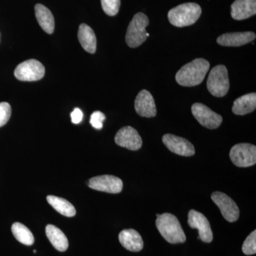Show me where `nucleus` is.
Listing matches in <instances>:
<instances>
[{
  "mask_svg": "<svg viewBox=\"0 0 256 256\" xmlns=\"http://www.w3.org/2000/svg\"><path fill=\"white\" fill-rule=\"evenodd\" d=\"M210 67L208 60L202 58H196L180 69L175 78L182 86H196L203 82Z\"/></svg>",
  "mask_w": 256,
  "mask_h": 256,
  "instance_id": "1",
  "label": "nucleus"
},
{
  "mask_svg": "<svg viewBox=\"0 0 256 256\" xmlns=\"http://www.w3.org/2000/svg\"><path fill=\"white\" fill-rule=\"evenodd\" d=\"M156 226L162 236L170 244H182L186 238L181 224L175 216L169 213L156 217Z\"/></svg>",
  "mask_w": 256,
  "mask_h": 256,
  "instance_id": "2",
  "label": "nucleus"
},
{
  "mask_svg": "<svg viewBox=\"0 0 256 256\" xmlns=\"http://www.w3.org/2000/svg\"><path fill=\"white\" fill-rule=\"evenodd\" d=\"M202 14V8L196 3H184L175 6L168 12V20L173 26L184 28L194 24Z\"/></svg>",
  "mask_w": 256,
  "mask_h": 256,
  "instance_id": "3",
  "label": "nucleus"
},
{
  "mask_svg": "<svg viewBox=\"0 0 256 256\" xmlns=\"http://www.w3.org/2000/svg\"><path fill=\"white\" fill-rule=\"evenodd\" d=\"M148 24L149 18L143 13H137L133 16L126 33V41L128 46L136 48L146 41V38L150 36L146 32Z\"/></svg>",
  "mask_w": 256,
  "mask_h": 256,
  "instance_id": "4",
  "label": "nucleus"
},
{
  "mask_svg": "<svg viewBox=\"0 0 256 256\" xmlns=\"http://www.w3.org/2000/svg\"><path fill=\"white\" fill-rule=\"evenodd\" d=\"M206 86L210 94L215 97L222 98L226 95L230 84L228 70L225 66L218 65L212 69Z\"/></svg>",
  "mask_w": 256,
  "mask_h": 256,
  "instance_id": "5",
  "label": "nucleus"
},
{
  "mask_svg": "<svg viewBox=\"0 0 256 256\" xmlns=\"http://www.w3.org/2000/svg\"><path fill=\"white\" fill-rule=\"evenodd\" d=\"M230 160L238 168L252 166L256 163V146L248 143L236 144L230 151Z\"/></svg>",
  "mask_w": 256,
  "mask_h": 256,
  "instance_id": "6",
  "label": "nucleus"
},
{
  "mask_svg": "<svg viewBox=\"0 0 256 256\" xmlns=\"http://www.w3.org/2000/svg\"><path fill=\"white\" fill-rule=\"evenodd\" d=\"M45 68L38 60H30L18 64L15 68L14 76L22 82H36L44 76Z\"/></svg>",
  "mask_w": 256,
  "mask_h": 256,
  "instance_id": "7",
  "label": "nucleus"
},
{
  "mask_svg": "<svg viewBox=\"0 0 256 256\" xmlns=\"http://www.w3.org/2000/svg\"><path fill=\"white\" fill-rule=\"evenodd\" d=\"M192 112L196 120L208 129H216L223 121L222 116L204 104L196 102L192 106Z\"/></svg>",
  "mask_w": 256,
  "mask_h": 256,
  "instance_id": "8",
  "label": "nucleus"
},
{
  "mask_svg": "<svg viewBox=\"0 0 256 256\" xmlns=\"http://www.w3.org/2000/svg\"><path fill=\"white\" fill-rule=\"evenodd\" d=\"M212 200L220 208L226 220L232 223L238 220L240 210L236 202L228 195L220 192H214Z\"/></svg>",
  "mask_w": 256,
  "mask_h": 256,
  "instance_id": "9",
  "label": "nucleus"
},
{
  "mask_svg": "<svg viewBox=\"0 0 256 256\" xmlns=\"http://www.w3.org/2000/svg\"><path fill=\"white\" fill-rule=\"evenodd\" d=\"M88 185L92 190L110 194H118L124 188L122 180L112 175L95 176L89 180Z\"/></svg>",
  "mask_w": 256,
  "mask_h": 256,
  "instance_id": "10",
  "label": "nucleus"
},
{
  "mask_svg": "<svg viewBox=\"0 0 256 256\" xmlns=\"http://www.w3.org/2000/svg\"><path fill=\"white\" fill-rule=\"evenodd\" d=\"M188 224L192 228L198 230V238L202 242H210L213 240V232L210 222L204 215L195 210H190L188 214Z\"/></svg>",
  "mask_w": 256,
  "mask_h": 256,
  "instance_id": "11",
  "label": "nucleus"
},
{
  "mask_svg": "<svg viewBox=\"0 0 256 256\" xmlns=\"http://www.w3.org/2000/svg\"><path fill=\"white\" fill-rule=\"evenodd\" d=\"M118 146L130 150H138L142 146V138L134 128L126 126L121 128L114 137Z\"/></svg>",
  "mask_w": 256,
  "mask_h": 256,
  "instance_id": "12",
  "label": "nucleus"
},
{
  "mask_svg": "<svg viewBox=\"0 0 256 256\" xmlns=\"http://www.w3.org/2000/svg\"><path fill=\"white\" fill-rule=\"evenodd\" d=\"M162 142L170 151L178 156H190L195 154L194 146L185 138L166 134L162 137Z\"/></svg>",
  "mask_w": 256,
  "mask_h": 256,
  "instance_id": "13",
  "label": "nucleus"
},
{
  "mask_svg": "<svg viewBox=\"0 0 256 256\" xmlns=\"http://www.w3.org/2000/svg\"><path fill=\"white\" fill-rule=\"evenodd\" d=\"M134 108L141 117L153 118L156 114V102L150 92L141 90L134 101Z\"/></svg>",
  "mask_w": 256,
  "mask_h": 256,
  "instance_id": "14",
  "label": "nucleus"
},
{
  "mask_svg": "<svg viewBox=\"0 0 256 256\" xmlns=\"http://www.w3.org/2000/svg\"><path fill=\"white\" fill-rule=\"evenodd\" d=\"M256 36L252 32L226 33L218 37L217 43L223 46H240L254 41Z\"/></svg>",
  "mask_w": 256,
  "mask_h": 256,
  "instance_id": "15",
  "label": "nucleus"
},
{
  "mask_svg": "<svg viewBox=\"0 0 256 256\" xmlns=\"http://www.w3.org/2000/svg\"><path fill=\"white\" fill-rule=\"evenodd\" d=\"M232 18L244 20L256 14V0H236L232 5Z\"/></svg>",
  "mask_w": 256,
  "mask_h": 256,
  "instance_id": "16",
  "label": "nucleus"
},
{
  "mask_svg": "<svg viewBox=\"0 0 256 256\" xmlns=\"http://www.w3.org/2000/svg\"><path fill=\"white\" fill-rule=\"evenodd\" d=\"M121 245L132 252H139L143 248L144 242L141 236L134 229H126L119 234Z\"/></svg>",
  "mask_w": 256,
  "mask_h": 256,
  "instance_id": "17",
  "label": "nucleus"
},
{
  "mask_svg": "<svg viewBox=\"0 0 256 256\" xmlns=\"http://www.w3.org/2000/svg\"><path fill=\"white\" fill-rule=\"evenodd\" d=\"M256 108V92L240 96L234 101L232 111L237 116H244L254 112Z\"/></svg>",
  "mask_w": 256,
  "mask_h": 256,
  "instance_id": "18",
  "label": "nucleus"
},
{
  "mask_svg": "<svg viewBox=\"0 0 256 256\" xmlns=\"http://www.w3.org/2000/svg\"><path fill=\"white\" fill-rule=\"evenodd\" d=\"M35 15L40 26L47 34H52L54 32V18L52 12L44 5L37 4L35 5Z\"/></svg>",
  "mask_w": 256,
  "mask_h": 256,
  "instance_id": "19",
  "label": "nucleus"
},
{
  "mask_svg": "<svg viewBox=\"0 0 256 256\" xmlns=\"http://www.w3.org/2000/svg\"><path fill=\"white\" fill-rule=\"evenodd\" d=\"M78 38L80 45L86 52L90 54L96 53L97 40L94 30L88 25L82 24L79 26Z\"/></svg>",
  "mask_w": 256,
  "mask_h": 256,
  "instance_id": "20",
  "label": "nucleus"
},
{
  "mask_svg": "<svg viewBox=\"0 0 256 256\" xmlns=\"http://www.w3.org/2000/svg\"><path fill=\"white\" fill-rule=\"evenodd\" d=\"M46 234L50 244L57 250L64 252L68 249V239L60 228L52 224H48L46 227Z\"/></svg>",
  "mask_w": 256,
  "mask_h": 256,
  "instance_id": "21",
  "label": "nucleus"
},
{
  "mask_svg": "<svg viewBox=\"0 0 256 256\" xmlns=\"http://www.w3.org/2000/svg\"><path fill=\"white\" fill-rule=\"evenodd\" d=\"M46 200L50 206L64 216L73 217L76 214L75 207L65 198L50 195Z\"/></svg>",
  "mask_w": 256,
  "mask_h": 256,
  "instance_id": "22",
  "label": "nucleus"
},
{
  "mask_svg": "<svg viewBox=\"0 0 256 256\" xmlns=\"http://www.w3.org/2000/svg\"><path fill=\"white\" fill-rule=\"evenodd\" d=\"M12 232L15 238L21 244L32 246L34 242V237L28 227L24 224L16 222L12 226Z\"/></svg>",
  "mask_w": 256,
  "mask_h": 256,
  "instance_id": "23",
  "label": "nucleus"
},
{
  "mask_svg": "<svg viewBox=\"0 0 256 256\" xmlns=\"http://www.w3.org/2000/svg\"><path fill=\"white\" fill-rule=\"evenodd\" d=\"M104 12L108 16H114L118 13L120 0H100Z\"/></svg>",
  "mask_w": 256,
  "mask_h": 256,
  "instance_id": "24",
  "label": "nucleus"
},
{
  "mask_svg": "<svg viewBox=\"0 0 256 256\" xmlns=\"http://www.w3.org/2000/svg\"><path fill=\"white\" fill-rule=\"evenodd\" d=\"M242 250L244 254L252 256L256 252V230H254L246 239L242 246Z\"/></svg>",
  "mask_w": 256,
  "mask_h": 256,
  "instance_id": "25",
  "label": "nucleus"
},
{
  "mask_svg": "<svg viewBox=\"0 0 256 256\" xmlns=\"http://www.w3.org/2000/svg\"><path fill=\"white\" fill-rule=\"evenodd\" d=\"M12 108L6 102H0V128L4 126L11 117Z\"/></svg>",
  "mask_w": 256,
  "mask_h": 256,
  "instance_id": "26",
  "label": "nucleus"
},
{
  "mask_svg": "<svg viewBox=\"0 0 256 256\" xmlns=\"http://www.w3.org/2000/svg\"><path fill=\"white\" fill-rule=\"evenodd\" d=\"M105 120V114L100 111H95L90 116V124L96 129L100 130L102 128V122Z\"/></svg>",
  "mask_w": 256,
  "mask_h": 256,
  "instance_id": "27",
  "label": "nucleus"
},
{
  "mask_svg": "<svg viewBox=\"0 0 256 256\" xmlns=\"http://www.w3.org/2000/svg\"><path fill=\"white\" fill-rule=\"evenodd\" d=\"M72 122L74 124H78L82 122V111L79 108L74 109L73 112L70 114Z\"/></svg>",
  "mask_w": 256,
  "mask_h": 256,
  "instance_id": "28",
  "label": "nucleus"
},
{
  "mask_svg": "<svg viewBox=\"0 0 256 256\" xmlns=\"http://www.w3.org/2000/svg\"><path fill=\"white\" fill-rule=\"evenodd\" d=\"M34 254H36V250H34Z\"/></svg>",
  "mask_w": 256,
  "mask_h": 256,
  "instance_id": "29",
  "label": "nucleus"
}]
</instances>
